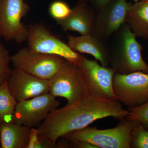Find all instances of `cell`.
I'll use <instances>...</instances> for the list:
<instances>
[{
    "label": "cell",
    "mask_w": 148,
    "mask_h": 148,
    "mask_svg": "<svg viewBox=\"0 0 148 148\" xmlns=\"http://www.w3.org/2000/svg\"><path fill=\"white\" fill-rule=\"evenodd\" d=\"M128 114L129 111L117 100L86 95L73 105L53 110L37 128L40 134L56 143L67 134L95 121L109 117L121 120Z\"/></svg>",
    "instance_id": "6da1fadb"
},
{
    "label": "cell",
    "mask_w": 148,
    "mask_h": 148,
    "mask_svg": "<svg viewBox=\"0 0 148 148\" xmlns=\"http://www.w3.org/2000/svg\"><path fill=\"white\" fill-rule=\"evenodd\" d=\"M109 49V64L116 73L126 75L136 71L148 73V64L142 55L143 47L126 23L113 35Z\"/></svg>",
    "instance_id": "7a4b0ae2"
},
{
    "label": "cell",
    "mask_w": 148,
    "mask_h": 148,
    "mask_svg": "<svg viewBox=\"0 0 148 148\" xmlns=\"http://www.w3.org/2000/svg\"><path fill=\"white\" fill-rule=\"evenodd\" d=\"M134 121L126 117L113 128L98 129L87 127L67 134L63 138L70 142H88L97 148H131Z\"/></svg>",
    "instance_id": "3957f363"
},
{
    "label": "cell",
    "mask_w": 148,
    "mask_h": 148,
    "mask_svg": "<svg viewBox=\"0 0 148 148\" xmlns=\"http://www.w3.org/2000/svg\"><path fill=\"white\" fill-rule=\"evenodd\" d=\"M76 65L86 95L117 100L113 86L116 72L113 68L102 66L81 53Z\"/></svg>",
    "instance_id": "277c9868"
},
{
    "label": "cell",
    "mask_w": 148,
    "mask_h": 148,
    "mask_svg": "<svg viewBox=\"0 0 148 148\" xmlns=\"http://www.w3.org/2000/svg\"><path fill=\"white\" fill-rule=\"evenodd\" d=\"M66 61L60 56L36 52L27 47L11 56V62L14 68L47 80L55 75Z\"/></svg>",
    "instance_id": "5b68a950"
},
{
    "label": "cell",
    "mask_w": 148,
    "mask_h": 148,
    "mask_svg": "<svg viewBox=\"0 0 148 148\" xmlns=\"http://www.w3.org/2000/svg\"><path fill=\"white\" fill-rule=\"evenodd\" d=\"M30 11L24 0H1L0 2V33L7 41L21 44L27 41L28 28L22 19Z\"/></svg>",
    "instance_id": "8992f818"
},
{
    "label": "cell",
    "mask_w": 148,
    "mask_h": 148,
    "mask_svg": "<svg viewBox=\"0 0 148 148\" xmlns=\"http://www.w3.org/2000/svg\"><path fill=\"white\" fill-rule=\"evenodd\" d=\"M113 86L117 100L128 108L148 102V73L136 71L121 75L115 73Z\"/></svg>",
    "instance_id": "52a82bcc"
},
{
    "label": "cell",
    "mask_w": 148,
    "mask_h": 148,
    "mask_svg": "<svg viewBox=\"0 0 148 148\" xmlns=\"http://www.w3.org/2000/svg\"><path fill=\"white\" fill-rule=\"evenodd\" d=\"M28 28L27 47L36 52L57 56L76 64L80 53L71 49L67 43L53 35L44 24L36 23Z\"/></svg>",
    "instance_id": "ba28073f"
},
{
    "label": "cell",
    "mask_w": 148,
    "mask_h": 148,
    "mask_svg": "<svg viewBox=\"0 0 148 148\" xmlns=\"http://www.w3.org/2000/svg\"><path fill=\"white\" fill-rule=\"evenodd\" d=\"M49 81V93L67 101L66 106L77 103L86 95L76 64L66 61Z\"/></svg>",
    "instance_id": "9c48e42d"
},
{
    "label": "cell",
    "mask_w": 148,
    "mask_h": 148,
    "mask_svg": "<svg viewBox=\"0 0 148 148\" xmlns=\"http://www.w3.org/2000/svg\"><path fill=\"white\" fill-rule=\"evenodd\" d=\"M59 103L49 93L18 101L14 114V122L30 128L39 126L51 112L57 108Z\"/></svg>",
    "instance_id": "30bf717a"
},
{
    "label": "cell",
    "mask_w": 148,
    "mask_h": 148,
    "mask_svg": "<svg viewBox=\"0 0 148 148\" xmlns=\"http://www.w3.org/2000/svg\"><path fill=\"white\" fill-rule=\"evenodd\" d=\"M127 0H113L98 10L91 34L105 42L125 23L131 5Z\"/></svg>",
    "instance_id": "8fae6325"
},
{
    "label": "cell",
    "mask_w": 148,
    "mask_h": 148,
    "mask_svg": "<svg viewBox=\"0 0 148 148\" xmlns=\"http://www.w3.org/2000/svg\"><path fill=\"white\" fill-rule=\"evenodd\" d=\"M11 94L17 102L49 93V81L14 68L7 81Z\"/></svg>",
    "instance_id": "7c38bea8"
},
{
    "label": "cell",
    "mask_w": 148,
    "mask_h": 148,
    "mask_svg": "<svg viewBox=\"0 0 148 148\" xmlns=\"http://www.w3.org/2000/svg\"><path fill=\"white\" fill-rule=\"evenodd\" d=\"M95 15L86 2L80 1L67 18L56 22L63 31L77 32L81 35L91 34Z\"/></svg>",
    "instance_id": "4fadbf2b"
},
{
    "label": "cell",
    "mask_w": 148,
    "mask_h": 148,
    "mask_svg": "<svg viewBox=\"0 0 148 148\" xmlns=\"http://www.w3.org/2000/svg\"><path fill=\"white\" fill-rule=\"evenodd\" d=\"M67 38V44L75 52L90 54L99 61L102 66H110L109 49L104 42L91 34L79 36L70 35Z\"/></svg>",
    "instance_id": "5bb4252c"
},
{
    "label": "cell",
    "mask_w": 148,
    "mask_h": 148,
    "mask_svg": "<svg viewBox=\"0 0 148 148\" xmlns=\"http://www.w3.org/2000/svg\"><path fill=\"white\" fill-rule=\"evenodd\" d=\"M125 23L137 38L148 40V0H139L131 5Z\"/></svg>",
    "instance_id": "9a60e30c"
},
{
    "label": "cell",
    "mask_w": 148,
    "mask_h": 148,
    "mask_svg": "<svg viewBox=\"0 0 148 148\" xmlns=\"http://www.w3.org/2000/svg\"><path fill=\"white\" fill-rule=\"evenodd\" d=\"M30 129L14 123L0 124V148H27Z\"/></svg>",
    "instance_id": "2e32d148"
},
{
    "label": "cell",
    "mask_w": 148,
    "mask_h": 148,
    "mask_svg": "<svg viewBox=\"0 0 148 148\" xmlns=\"http://www.w3.org/2000/svg\"><path fill=\"white\" fill-rule=\"evenodd\" d=\"M17 103V101L9 90L7 81L1 84L0 85V124L14 123V114Z\"/></svg>",
    "instance_id": "e0dca14e"
},
{
    "label": "cell",
    "mask_w": 148,
    "mask_h": 148,
    "mask_svg": "<svg viewBox=\"0 0 148 148\" xmlns=\"http://www.w3.org/2000/svg\"><path fill=\"white\" fill-rule=\"evenodd\" d=\"M131 148H148V128L138 122L134 121L131 132Z\"/></svg>",
    "instance_id": "ac0fdd59"
},
{
    "label": "cell",
    "mask_w": 148,
    "mask_h": 148,
    "mask_svg": "<svg viewBox=\"0 0 148 148\" xmlns=\"http://www.w3.org/2000/svg\"><path fill=\"white\" fill-rule=\"evenodd\" d=\"M27 148H57V145L40 134L38 128L32 127Z\"/></svg>",
    "instance_id": "d6986e66"
},
{
    "label": "cell",
    "mask_w": 148,
    "mask_h": 148,
    "mask_svg": "<svg viewBox=\"0 0 148 148\" xmlns=\"http://www.w3.org/2000/svg\"><path fill=\"white\" fill-rule=\"evenodd\" d=\"M10 62L9 51L0 41V85L7 81L10 77L12 71Z\"/></svg>",
    "instance_id": "ffe728a7"
},
{
    "label": "cell",
    "mask_w": 148,
    "mask_h": 148,
    "mask_svg": "<svg viewBox=\"0 0 148 148\" xmlns=\"http://www.w3.org/2000/svg\"><path fill=\"white\" fill-rule=\"evenodd\" d=\"M71 11L72 9L68 4L60 0L51 3L49 9L50 16L56 22L66 19L70 15Z\"/></svg>",
    "instance_id": "44dd1931"
},
{
    "label": "cell",
    "mask_w": 148,
    "mask_h": 148,
    "mask_svg": "<svg viewBox=\"0 0 148 148\" xmlns=\"http://www.w3.org/2000/svg\"><path fill=\"white\" fill-rule=\"evenodd\" d=\"M129 114L126 118L138 122L148 128V102L136 108H128Z\"/></svg>",
    "instance_id": "7402d4cb"
},
{
    "label": "cell",
    "mask_w": 148,
    "mask_h": 148,
    "mask_svg": "<svg viewBox=\"0 0 148 148\" xmlns=\"http://www.w3.org/2000/svg\"><path fill=\"white\" fill-rule=\"evenodd\" d=\"M86 2H90L95 8L98 10L102 8L113 0H80Z\"/></svg>",
    "instance_id": "603a6c76"
},
{
    "label": "cell",
    "mask_w": 148,
    "mask_h": 148,
    "mask_svg": "<svg viewBox=\"0 0 148 148\" xmlns=\"http://www.w3.org/2000/svg\"><path fill=\"white\" fill-rule=\"evenodd\" d=\"M70 147L76 148H97L91 143L83 141L70 142Z\"/></svg>",
    "instance_id": "cb8c5ba5"
},
{
    "label": "cell",
    "mask_w": 148,
    "mask_h": 148,
    "mask_svg": "<svg viewBox=\"0 0 148 148\" xmlns=\"http://www.w3.org/2000/svg\"><path fill=\"white\" fill-rule=\"evenodd\" d=\"M1 137H0V147H1Z\"/></svg>",
    "instance_id": "d4e9b609"
},
{
    "label": "cell",
    "mask_w": 148,
    "mask_h": 148,
    "mask_svg": "<svg viewBox=\"0 0 148 148\" xmlns=\"http://www.w3.org/2000/svg\"><path fill=\"white\" fill-rule=\"evenodd\" d=\"M135 1V2L138 1H139V0H134Z\"/></svg>",
    "instance_id": "484cf974"
},
{
    "label": "cell",
    "mask_w": 148,
    "mask_h": 148,
    "mask_svg": "<svg viewBox=\"0 0 148 148\" xmlns=\"http://www.w3.org/2000/svg\"><path fill=\"white\" fill-rule=\"evenodd\" d=\"M1 37H2L1 35V33H0V38H1Z\"/></svg>",
    "instance_id": "4316f807"
},
{
    "label": "cell",
    "mask_w": 148,
    "mask_h": 148,
    "mask_svg": "<svg viewBox=\"0 0 148 148\" xmlns=\"http://www.w3.org/2000/svg\"><path fill=\"white\" fill-rule=\"evenodd\" d=\"M1 1V0H0V2Z\"/></svg>",
    "instance_id": "83f0119b"
}]
</instances>
